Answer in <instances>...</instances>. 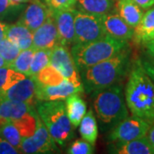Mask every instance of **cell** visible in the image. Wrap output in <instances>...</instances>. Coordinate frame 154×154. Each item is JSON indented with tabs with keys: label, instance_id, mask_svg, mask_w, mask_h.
<instances>
[{
	"label": "cell",
	"instance_id": "obj_1",
	"mask_svg": "<svg viewBox=\"0 0 154 154\" xmlns=\"http://www.w3.org/2000/svg\"><path fill=\"white\" fill-rule=\"evenodd\" d=\"M124 97L132 116L154 124V82L144 70L140 60L132 66Z\"/></svg>",
	"mask_w": 154,
	"mask_h": 154
},
{
	"label": "cell",
	"instance_id": "obj_2",
	"mask_svg": "<svg viewBox=\"0 0 154 154\" xmlns=\"http://www.w3.org/2000/svg\"><path fill=\"white\" fill-rule=\"evenodd\" d=\"M130 51L128 45L116 54L80 72L83 88L88 93H95L116 84L129 68Z\"/></svg>",
	"mask_w": 154,
	"mask_h": 154
},
{
	"label": "cell",
	"instance_id": "obj_3",
	"mask_svg": "<svg viewBox=\"0 0 154 154\" xmlns=\"http://www.w3.org/2000/svg\"><path fill=\"white\" fill-rule=\"evenodd\" d=\"M127 45V41L105 35L94 41L75 44L70 52L78 71L82 72L113 57Z\"/></svg>",
	"mask_w": 154,
	"mask_h": 154
},
{
	"label": "cell",
	"instance_id": "obj_4",
	"mask_svg": "<svg viewBox=\"0 0 154 154\" xmlns=\"http://www.w3.org/2000/svg\"><path fill=\"white\" fill-rule=\"evenodd\" d=\"M37 110L39 118L56 143L64 146L73 138V125L68 117L65 102L63 99L39 101Z\"/></svg>",
	"mask_w": 154,
	"mask_h": 154
},
{
	"label": "cell",
	"instance_id": "obj_5",
	"mask_svg": "<svg viewBox=\"0 0 154 154\" xmlns=\"http://www.w3.org/2000/svg\"><path fill=\"white\" fill-rule=\"evenodd\" d=\"M94 108L99 120L110 126L128 116L122 88L117 84L94 93Z\"/></svg>",
	"mask_w": 154,
	"mask_h": 154
},
{
	"label": "cell",
	"instance_id": "obj_6",
	"mask_svg": "<svg viewBox=\"0 0 154 154\" xmlns=\"http://www.w3.org/2000/svg\"><path fill=\"white\" fill-rule=\"evenodd\" d=\"M105 35L102 17L76 10L75 15V44L94 41Z\"/></svg>",
	"mask_w": 154,
	"mask_h": 154
},
{
	"label": "cell",
	"instance_id": "obj_7",
	"mask_svg": "<svg viewBox=\"0 0 154 154\" xmlns=\"http://www.w3.org/2000/svg\"><path fill=\"white\" fill-rule=\"evenodd\" d=\"M50 65L60 72L65 80L73 83L77 88L84 90L81 75H79V71L69 47L61 44L56 45L51 51Z\"/></svg>",
	"mask_w": 154,
	"mask_h": 154
},
{
	"label": "cell",
	"instance_id": "obj_8",
	"mask_svg": "<svg viewBox=\"0 0 154 154\" xmlns=\"http://www.w3.org/2000/svg\"><path fill=\"white\" fill-rule=\"evenodd\" d=\"M21 153H51L57 150V143L51 136L48 129L37 116L36 130L33 136L22 138L20 145Z\"/></svg>",
	"mask_w": 154,
	"mask_h": 154
},
{
	"label": "cell",
	"instance_id": "obj_9",
	"mask_svg": "<svg viewBox=\"0 0 154 154\" xmlns=\"http://www.w3.org/2000/svg\"><path fill=\"white\" fill-rule=\"evenodd\" d=\"M151 125L137 116H128L117 123L109 134L111 141L124 142L146 136Z\"/></svg>",
	"mask_w": 154,
	"mask_h": 154
},
{
	"label": "cell",
	"instance_id": "obj_10",
	"mask_svg": "<svg viewBox=\"0 0 154 154\" xmlns=\"http://www.w3.org/2000/svg\"><path fill=\"white\" fill-rule=\"evenodd\" d=\"M76 9L69 8L64 10L52 11L58 33L59 43L67 47L75 45V15Z\"/></svg>",
	"mask_w": 154,
	"mask_h": 154
},
{
	"label": "cell",
	"instance_id": "obj_11",
	"mask_svg": "<svg viewBox=\"0 0 154 154\" xmlns=\"http://www.w3.org/2000/svg\"><path fill=\"white\" fill-rule=\"evenodd\" d=\"M36 81L33 77L27 76L6 92L0 94V96L5 99L25 103L34 107L38 102L36 97Z\"/></svg>",
	"mask_w": 154,
	"mask_h": 154
},
{
	"label": "cell",
	"instance_id": "obj_12",
	"mask_svg": "<svg viewBox=\"0 0 154 154\" xmlns=\"http://www.w3.org/2000/svg\"><path fill=\"white\" fill-rule=\"evenodd\" d=\"M52 15V11L42 0H33L22 11L18 22L22 23L32 32L44 23Z\"/></svg>",
	"mask_w": 154,
	"mask_h": 154
},
{
	"label": "cell",
	"instance_id": "obj_13",
	"mask_svg": "<svg viewBox=\"0 0 154 154\" xmlns=\"http://www.w3.org/2000/svg\"><path fill=\"white\" fill-rule=\"evenodd\" d=\"M58 44H60L58 33L53 16L51 15L40 27L33 31L32 47L34 50L51 51Z\"/></svg>",
	"mask_w": 154,
	"mask_h": 154
},
{
	"label": "cell",
	"instance_id": "obj_14",
	"mask_svg": "<svg viewBox=\"0 0 154 154\" xmlns=\"http://www.w3.org/2000/svg\"><path fill=\"white\" fill-rule=\"evenodd\" d=\"M83 91L67 80L57 86H41L37 83L36 97L38 102L52 101L65 99L73 94H82Z\"/></svg>",
	"mask_w": 154,
	"mask_h": 154
},
{
	"label": "cell",
	"instance_id": "obj_15",
	"mask_svg": "<svg viewBox=\"0 0 154 154\" xmlns=\"http://www.w3.org/2000/svg\"><path fill=\"white\" fill-rule=\"evenodd\" d=\"M102 23L105 35L122 41H127L134 36V28L116 13L109 12L102 16Z\"/></svg>",
	"mask_w": 154,
	"mask_h": 154
},
{
	"label": "cell",
	"instance_id": "obj_16",
	"mask_svg": "<svg viewBox=\"0 0 154 154\" xmlns=\"http://www.w3.org/2000/svg\"><path fill=\"white\" fill-rule=\"evenodd\" d=\"M5 38L15 43L21 50L29 49L33 45V32L18 22L7 24Z\"/></svg>",
	"mask_w": 154,
	"mask_h": 154
},
{
	"label": "cell",
	"instance_id": "obj_17",
	"mask_svg": "<svg viewBox=\"0 0 154 154\" xmlns=\"http://www.w3.org/2000/svg\"><path fill=\"white\" fill-rule=\"evenodd\" d=\"M111 152L118 154H154V148L146 136L119 142L114 145Z\"/></svg>",
	"mask_w": 154,
	"mask_h": 154
},
{
	"label": "cell",
	"instance_id": "obj_18",
	"mask_svg": "<svg viewBox=\"0 0 154 154\" xmlns=\"http://www.w3.org/2000/svg\"><path fill=\"white\" fill-rule=\"evenodd\" d=\"M133 38L138 44H146L154 40V7L149 9L134 29Z\"/></svg>",
	"mask_w": 154,
	"mask_h": 154
},
{
	"label": "cell",
	"instance_id": "obj_19",
	"mask_svg": "<svg viewBox=\"0 0 154 154\" xmlns=\"http://www.w3.org/2000/svg\"><path fill=\"white\" fill-rule=\"evenodd\" d=\"M33 110L34 107L25 103L5 99L0 96V118L5 121H13Z\"/></svg>",
	"mask_w": 154,
	"mask_h": 154
},
{
	"label": "cell",
	"instance_id": "obj_20",
	"mask_svg": "<svg viewBox=\"0 0 154 154\" xmlns=\"http://www.w3.org/2000/svg\"><path fill=\"white\" fill-rule=\"evenodd\" d=\"M116 8L118 15L132 28H135L143 17L142 8L134 0H117Z\"/></svg>",
	"mask_w": 154,
	"mask_h": 154
},
{
	"label": "cell",
	"instance_id": "obj_21",
	"mask_svg": "<svg viewBox=\"0 0 154 154\" xmlns=\"http://www.w3.org/2000/svg\"><path fill=\"white\" fill-rule=\"evenodd\" d=\"M66 112L73 127L79 126L83 116L87 113V105L79 94L68 97L65 101Z\"/></svg>",
	"mask_w": 154,
	"mask_h": 154
},
{
	"label": "cell",
	"instance_id": "obj_22",
	"mask_svg": "<svg viewBox=\"0 0 154 154\" xmlns=\"http://www.w3.org/2000/svg\"><path fill=\"white\" fill-rule=\"evenodd\" d=\"M75 5L80 11L96 16H104L113 8L112 0H76Z\"/></svg>",
	"mask_w": 154,
	"mask_h": 154
},
{
	"label": "cell",
	"instance_id": "obj_23",
	"mask_svg": "<svg viewBox=\"0 0 154 154\" xmlns=\"http://www.w3.org/2000/svg\"><path fill=\"white\" fill-rule=\"evenodd\" d=\"M79 132L83 140L94 145L98 138V123L93 110H89L83 116L79 124Z\"/></svg>",
	"mask_w": 154,
	"mask_h": 154
},
{
	"label": "cell",
	"instance_id": "obj_24",
	"mask_svg": "<svg viewBox=\"0 0 154 154\" xmlns=\"http://www.w3.org/2000/svg\"><path fill=\"white\" fill-rule=\"evenodd\" d=\"M37 112L34 110L11 122L19 131L22 138L33 136L37 125Z\"/></svg>",
	"mask_w": 154,
	"mask_h": 154
},
{
	"label": "cell",
	"instance_id": "obj_25",
	"mask_svg": "<svg viewBox=\"0 0 154 154\" xmlns=\"http://www.w3.org/2000/svg\"><path fill=\"white\" fill-rule=\"evenodd\" d=\"M33 78L41 86H57L65 81L60 72L50 64L38 72Z\"/></svg>",
	"mask_w": 154,
	"mask_h": 154
},
{
	"label": "cell",
	"instance_id": "obj_26",
	"mask_svg": "<svg viewBox=\"0 0 154 154\" xmlns=\"http://www.w3.org/2000/svg\"><path fill=\"white\" fill-rule=\"evenodd\" d=\"M27 75L12 69L9 67L0 68V94L9 90Z\"/></svg>",
	"mask_w": 154,
	"mask_h": 154
},
{
	"label": "cell",
	"instance_id": "obj_27",
	"mask_svg": "<svg viewBox=\"0 0 154 154\" xmlns=\"http://www.w3.org/2000/svg\"><path fill=\"white\" fill-rule=\"evenodd\" d=\"M34 51L35 50L33 49V47L29 49L22 50L19 55L17 57V58L8 67L16 71L24 74L25 75L28 76Z\"/></svg>",
	"mask_w": 154,
	"mask_h": 154
},
{
	"label": "cell",
	"instance_id": "obj_28",
	"mask_svg": "<svg viewBox=\"0 0 154 154\" xmlns=\"http://www.w3.org/2000/svg\"><path fill=\"white\" fill-rule=\"evenodd\" d=\"M50 55H51V51H48V50H35L28 76L33 77L42 69H44L45 67L49 65Z\"/></svg>",
	"mask_w": 154,
	"mask_h": 154
},
{
	"label": "cell",
	"instance_id": "obj_29",
	"mask_svg": "<svg viewBox=\"0 0 154 154\" xmlns=\"http://www.w3.org/2000/svg\"><path fill=\"white\" fill-rule=\"evenodd\" d=\"M0 137L4 138L19 150L22 141V136L11 122H7L0 127Z\"/></svg>",
	"mask_w": 154,
	"mask_h": 154
},
{
	"label": "cell",
	"instance_id": "obj_30",
	"mask_svg": "<svg viewBox=\"0 0 154 154\" xmlns=\"http://www.w3.org/2000/svg\"><path fill=\"white\" fill-rule=\"evenodd\" d=\"M22 50L17 45L13 43L7 38H3L0 41V55L5 59L7 63V67L17 58Z\"/></svg>",
	"mask_w": 154,
	"mask_h": 154
},
{
	"label": "cell",
	"instance_id": "obj_31",
	"mask_svg": "<svg viewBox=\"0 0 154 154\" xmlns=\"http://www.w3.org/2000/svg\"><path fill=\"white\" fill-rule=\"evenodd\" d=\"M94 152V145L85 140H77L68 149L69 154H92Z\"/></svg>",
	"mask_w": 154,
	"mask_h": 154
},
{
	"label": "cell",
	"instance_id": "obj_32",
	"mask_svg": "<svg viewBox=\"0 0 154 154\" xmlns=\"http://www.w3.org/2000/svg\"><path fill=\"white\" fill-rule=\"evenodd\" d=\"M22 9V5H14L11 0H0V21L16 15Z\"/></svg>",
	"mask_w": 154,
	"mask_h": 154
},
{
	"label": "cell",
	"instance_id": "obj_33",
	"mask_svg": "<svg viewBox=\"0 0 154 154\" xmlns=\"http://www.w3.org/2000/svg\"><path fill=\"white\" fill-rule=\"evenodd\" d=\"M44 2L51 11L74 8L76 4V0H44Z\"/></svg>",
	"mask_w": 154,
	"mask_h": 154
},
{
	"label": "cell",
	"instance_id": "obj_34",
	"mask_svg": "<svg viewBox=\"0 0 154 154\" xmlns=\"http://www.w3.org/2000/svg\"><path fill=\"white\" fill-rule=\"evenodd\" d=\"M20 151L4 138L0 137V154H17Z\"/></svg>",
	"mask_w": 154,
	"mask_h": 154
},
{
	"label": "cell",
	"instance_id": "obj_35",
	"mask_svg": "<svg viewBox=\"0 0 154 154\" xmlns=\"http://www.w3.org/2000/svg\"><path fill=\"white\" fill-rule=\"evenodd\" d=\"M140 63L143 67L144 70L154 82V57H152L151 58L140 60Z\"/></svg>",
	"mask_w": 154,
	"mask_h": 154
},
{
	"label": "cell",
	"instance_id": "obj_36",
	"mask_svg": "<svg viewBox=\"0 0 154 154\" xmlns=\"http://www.w3.org/2000/svg\"><path fill=\"white\" fill-rule=\"evenodd\" d=\"M142 9H149L154 5V0H134Z\"/></svg>",
	"mask_w": 154,
	"mask_h": 154
},
{
	"label": "cell",
	"instance_id": "obj_37",
	"mask_svg": "<svg viewBox=\"0 0 154 154\" xmlns=\"http://www.w3.org/2000/svg\"><path fill=\"white\" fill-rule=\"evenodd\" d=\"M146 135H147L146 137H147L148 140L150 141V143H151V145L152 146V147L154 148V124L152 127H150Z\"/></svg>",
	"mask_w": 154,
	"mask_h": 154
},
{
	"label": "cell",
	"instance_id": "obj_38",
	"mask_svg": "<svg viewBox=\"0 0 154 154\" xmlns=\"http://www.w3.org/2000/svg\"><path fill=\"white\" fill-rule=\"evenodd\" d=\"M6 27H7V24L5 23V22H3L2 21H0V41L3 38H5Z\"/></svg>",
	"mask_w": 154,
	"mask_h": 154
},
{
	"label": "cell",
	"instance_id": "obj_39",
	"mask_svg": "<svg viewBox=\"0 0 154 154\" xmlns=\"http://www.w3.org/2000/svg\"><path fill=\"white\" fill-rule=\"evenodd\" d=\"M146 46L147 48V51H148L149 54L152 56V57H154V40L151 41V42H148L146 44Z\"/></svg>",
	"mask_w": 154,
	"mask_h": 154
},
{
	"label": "cell",
	"instance_id": "obj_40",
	"mask_svg": "<svg viewBox=\"0 0 154 154\" xmlns=\"http://www.w3.org/2000/svg\"><path fill=\"white\" fill-rule=\"evenodd\" d=\"M11 2L14 4V5H23V4H27V3H30L32 2L33 0H11Z\"/></svg>",
	"mask_w": 154,
	"mask_h": 154
},
{
	"label": "cell",
	"instance_id": "obj_41",
	"mask_svg": "<svg viewBox=\"0 0 154 154\" xmlns=\"http://www.w3.org/2000/svg\"><path fill=\"white\" fill-rule=\"evenodd\" d=\"M3 67H7V63L5 59L2 57V56L0 55V68H3Z\"/></svg>",
	"mask_w": 154,
	"mask_h": 154
},
{
	"label": "cell",
	"instance_id": "obj_42",
	"mask_svg": "<svg viewBox=\"0 0 154 154\" xmlns=\"http://www.w3.org/2000/svg\"><path fill=\"white\" fill-rule=\"evenodd\" d=\"M5 122H7V121L4 120V119H2V118H0V127L2 126L3 124H5Z\"/></svg>",
	"mask_w": 154,
	"mask_h": 154
}]
</instances>
